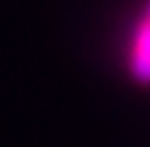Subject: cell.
Masks as SVG:
<instances>
[{
	"label": "cell",
	"instance_id": "obj_1",
	"mask_svg": "<svg viewBox=\"0 0 150 147\" xmlns=\"http://www.w3.org/2000/svg\"><path fill=\"white\" fill-rule=\"evenodd\" d=\"M129 74L137 84H150V16L142 13V18L134 26V34L129 39V55H127Z\"/></svg>",
	"mask_w": 150,
	"mask_h": 147
},
{
	"label": "cell",
	"instance_id": "obj_2",
	"mask_svg": "<svg viewBox=\"0 0 150 147\" xmlns=\"http://www.w3.org/2000/svg\"><path fill=\"white\" fill-rule=\"evenodd\" d=\"M145 13H148V16H150V0H148V5H145Z\"/></svg>",
	"mask_w": 150,
	"mask_h": 147
}]
</instances>
